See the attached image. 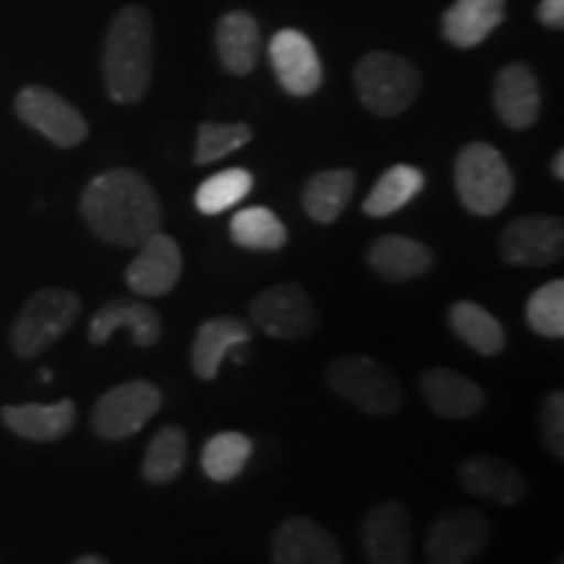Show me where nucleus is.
Wrapping results in <instances>:
<instances>
[{"instance_id": "obj_16", "label": "nucleus", "mask_w": 564, "mask_h": 564, "mask_svg": "<svg viewBox=\"0 0 564 564\" xmlns=\"http://www.w3.org/2000/svg\"><path fill=\"white\" fill-rule=\"evenodd\" d=\"M499 121L512 131H525L539 121L541 87L533 68L523 61L507 63L497 74L491 95Z\"/></svg>"}, {"instance_id": "obj_14", "label": "nucleus", "mask_w": 564, "mask_h": 564, "mask_svg": "<svg viewBox=\"0 0 564 564\" xmlns=\"http://www.w3.org/2000/svg\"><path fill=\"white\" fill-rule=\"evenodd\" d=\"M270 61L280 87L293 97H308L322 87L324 70L314 42L299 30H282L270 42Z\"/></svg>"}, {"instance_id": "obj_19", "label": "nucleus", "mask_w": 564, "mask_h": 564, "mask_svg": "<svg viewBox=\"0 0 564 564\" xmlns=\"http://www.w3.org/2000/svg\"><path fill=\"white\" fill-rule=\"evenodd\" d=\"M129 327L133 343L139 348H152L162 337V319L150 303L131 299H112L91 316L89 340L95 345H105L116 335V329Z\"/></svg>"}, {"instance_id": "obj_22", "label": "nucleus", "mask_w": 564, "mask_h": 564, "mask_svg": "<svg viewBox=\"0 0 564 564\" xmlns=\"http://www.w3.org/2000/svg\"><path fill=\"white\" fill-rule=\"evenodd\" d=\"M505 13V0H455L442 17V34L449 45L470 51L491 37Z\"/></svg>"}, {"instance_id": "obj_36", "label": "nucleus", "mask_w": 564, "mask_h": 564, "mask_svg": "<svg viewBox=\"0 0 564 564\" xmlns=\"http://www.w3.org/2000/svg\"><path fill=\"white\" fill-rule=\"evenodd\" d=\"M552 173H554L556 181H564V152H562V150L554 154V160H552Z\"/></svg>"}, {"instance_id": "obj_28", "label": "nucleus", "mask_w": 564, "mask_h": 564, "mask_svg": "<svg viewBox=\"0 0 564 564\" xmlns=\"http://www.w3.org/2000/svg\"><path fill=\"white\" fill-rule=\"evenodd\" d=\"M188 457V440L181 426H162L158 434L152 436L150 447L144 453V463H141V478L150 486H165L175 481L186 468Z\"/></svg>"}, {"instance_id": "obj_25", "label": "nucleus", "mask_w": 564, "mask_h": 564, "mask_svg": "<svg viewBox=\"0 0 564 564\" xmlns=\"http://www.w3.org/2000/svg\"><path fill=\"white\" fill-rule=\"evenodd\" d=\"M356 173L348 167L337 171H319L303 186L301 202L306 215L319 225H333L340 220V215L348 207L352 192H356Z\"/></svg>"}, {"instance_id": "obj_9", "label": "nucleus", "mask_w": 564, "mask_h": 564, "mask_svg": "<svg viewBox=\"0 0 564 564\" xmlns=\"http://www.w3.org/2000/svg\"><path fill=\"white\" fill-rule=\"evenodd\" d=\"M491 523L484 512L457 507L440 514L426 533V564H470L489 546Z\"/></svg>"}, {"instance_id": "obj_21", "label": "nucleus", "mask_w": 564, "mask_h": 564, "mask_svg": "<svg viewBox=\"0 0 564 564\" xmlns=\"http://www.w3.org/2000/svg\"><path fill=\"white\" fill-rule=\"evenodd\" d=\"M251 324L238 316H215L204 322L192 343V369L204 382H212L220 371L225 356L238 345L251 343Z\"/></svg>"}, {"instance_id": "obj_34", "label": "nucleus", "mask_w": 564, "mask_h": 564, "mask_svg": "<svg viewBox=\"0 0 564 564\" xmlns=\"http://www.w3.org/2000/svg\"><path fill=\"white\" fill-rule=\"evenodd\" d=\"M541 440L556 460H564V392H549L541 403Z\"/></svg>"}, {"instance_id": "obj_6", "label": "nucleus", "mask_w": 564, "mask_h": 564, "mask_svg": "<svg viewBox=\"0 0 564 564\" xmlns=\"http://www.w3.org/2000/svg\"><path fill=\"white\" fill-rule=\"evenodd\" d=\"M324 379L343 400L369 415H392L403 405V387L398 377L371 356L335 358Z\"/></svg>"}, {"instance_id": "obj_37", "label": "nucleus", "mask_w": 564, "mask_h": 564, "mask_svg": "<svg viewBox=\"0 0 564 564\" xmlns=\"http://www.w3.org/2000/svg\"><path fill=\"white\" fill-rule=\"evenodd\" d=\"M74 564H110V562L105 560V556H100V554H82Z\"/></svg>"}, {"instance_id": "obj_15", "label": "nucleus", "mask_w": 564, "mask_h": 564, "mask_svg": "<svg viewBox=\"0 0 564 564\" xmlns=\"http://www.w3.org/2000/svg\"><path fill=\"white\" fill-rule=\"evenodd\" d=\"M272 564H343V549L327 528L293 514L272 535Z\"/></svg>"}, {"instance_id": "obj_30", "label": "nucleus", "mask_w": 564, "mask_h": 564, "mask_svg": "<svg viewBox=\"0 0 564 564\" xmlns=\"http://www.w3.org/2000/svg\"><path fill=\"white\" fill-rule=\"evenodd\" d=\"M230 238L249 251H280L288 243V228L272 209L249 207L232 215Z\"/></svg>"}, {"instance_id": "obj_35", "label": "nucleus", "mask_w": 564, "mask_h": 564, "mask_svg": "<svg viewBox=\"0 0 564 564\" xmlns=\"http://www.w3.org/2000/svg\"><path fill=\"white\" fill-rule=\"evenodd\" d=\"M535 13L546 30H562L564 26V0H541Z\"/></svg>"}, {"instance_id": "obj_32", "label": "nucleus", "mask_w": 564, "mask_h": 564, "mask_svg": "<svg viewBox=\"0 0 564 564\" xmlns=\"http://www.w3.org/2000/svg\"><path fill=\"white\" fill-rule=\"evenodd\" d=\"M525 322L535 335L549 340L564 337V282L552 280L531 293L525 303Z\"/></svg>"}, {"instance_id": "obj_27", "label": "nucleus", "mask_w": 564, "mask_h": 564, "mask_svg": "<svg viewBox=\"0 0 564 564\" xmlns=\"http://www.w3.org/2000/svg\"><path fill=\"white\" fill-rule=\"evenodd\" d=\"M423 188H426V175L421 167L392 165L390 171L382 173V178L373 183L371 194L364 202V212L377 220L390 217L394 212L405 209Z\"/></svg>"}, {"instance_id": "obj_23", "label": "nucleus", "mask_w": 564, "mask_h": 564, "mask_svg": "<svg viewBox=\"0 0 564 564\" xmlns=\"http://www.w3.org/2000/svg\"><path fill=\"white\" fill-rule=\"evenodd\" d=\"M215 45L225 70H230L232 76L251 74L262 51V32L257 19L246 11L225 13L215 26Z\"/></svg>"}, {"instance_id": "obj_7", "label": "nucleus", "mask_w": 564, "mask_h": 564, "mask_svg": "<svg viewBox=\"0 0 564 564\" xmlns=\"http://www.w3.org/2000/svg\"><path fill=\"white\" fill-rule=\"evenodd\" d=\"M162 411V392L147 379L112 387L91 411V429L100 440L121 442L139 434Z\"/></svg>"}, {"instance_id": "obj_17", "label": "nucleus", "mask_w": 564, "mask_h": 564, "mask_svg": "<svg viewBox=\"0 0 564 564\" xmlns=\"http://www.w3.org/2000/svg\"><path fill=\"white\" fill-rule=\"evenodd\" d=\"M457 478H460V486L465 491L494 505L512 507L523 502L528 494L525 476L514 465L491 455L468 457L457 468Z\"/></svg>"}, {"instance_id": "obj_31", "label": "nucleus", "mask_w": 564, "mask_h": 564, "mask_svg": "<svg viewBox=\"0 0 564 564\" xmlns=\"http://www.w3.org/2000/svg\"><path fill=\"white\" fill-rule=\"evenodd\" d=\"M253 188V175L246 167H228V171L209 175L196 188L194 204L202 215H223L225 209L241 204Z\"/></svg>"}, {"instance_id": "obj_10", "label": "nucleus", "mask_w": 564, "mask_h": 564, "mask_svg": "<svg viewBox=\"0 0 564 564\" xmlns=\"http://www.w3.org/2000/svg\"><path fill=\"white\" fill-rule=\"evenodd\" d=\"M13 110L30 129L42 133L55 147H63V150L79 147L89 133L82 112L47 87L21 89L13 100Z\"/></svg>"}, {"instance_id": "obj_1", "label": "nucleus", "mask_w": 564, "mask_h": 564, "mask_svg": "<svg viewBox=\"0 0 564 564\" xmlns=\"http://www.w3.org/2000/svg\"><path fill=\"white\" fill-rule=\"evenodd\" d=\"M82 217L100 241L121 249H137L165 223L152 183L129 167L89 181L82 194Z\"/></svg>"}, {"instance_id": "obj_3", "label": "nucleus", "mask_w": 564, "mask_h": 564, "mask_svg": "<svg viewBox=\"0 0 564 564\" xmlns=\"http://www.w3.org/2000/svg\"><path fill=\"white\" fill-rule=\"evenodd\" d=\"M455 188L470 215H499L514 194L512 167L497 147L474 141L465 144L455 158Z\"/></svg>"}, {"instance_id": "obj_2", "label": "nucleus", "mask_w": 564, "mask_h": 564, "mask_svg": "<svg viewBox=\"0 0 564 564\" xmlns=\"http://www.w3.org/2000/svg\"><path fill=\"white\" fill-rule=\"evenodd\" d=\"M154 70V24L144 6H126L110 21L102 45V76L108 97L137 105L150 91Z\"/></svg>"}, {"instance_id": "obj_24", "label": "nucleus", "mask_w": 564, "mask_h": 564, "mask_svg": "<svg viewBox=\"0 0 564 564\" xmlns=\"http://www.w3.org/2000/svg\"><path fill=\"white\" fill-rule=\"evenodd\" d=\"M3 423L21 440L30 442H55L66 436L76 423L74 400H61L53 405L26 403V405H6Z\"/></svg>"}, {"instance_id": "obj_5", "label": "nucleus", "mask_w": 564, "mask_h": 564, "mask_svg": "<svg viewBox=\"0 0 564 564\" xmlns=\"http://www.w3.org/2000/svg\"><path fill=\"white\" fill-rule=\"evenodd\" d=\"M79 295L61 288H45L24 303L11 327V350L21 361H32L45 352L66 329L79 319Z\"/></svg>"}, {"instance_id": "obj_33", "label": "nucleus", "mask_w": 564, "mask_h": 564, "mask_svg": "<svg viewBox=\"0 0 564 564\" xmlns=\"http://www.w3.org/2000/svg\"><path fill=\"white\" fill-rule=\"evenodd\" d=\"M253 139L249 123H202L196 133V165H212V162L228 158Z\"/></svg>"}, {"instance_id": "obj_4", "label": "nucleus", "mask_w": 564, "mask_h": 564, "mask_svg": "<svg viewBox=\"0 0 564 564\" xmlns=\"http://www.w3.org/2000/svg\"><path fill=\"white\" fill-rule=\"evenodd\" d=\"M358 100L373 116L392 118L405 112L421 91V74L411 61L394 53H366L352 70Z\"/></svg>"}, {"instance_id": "obj_18", "label": "nucleus", "mask_w": 564, "mask_h": 564, "mask_svg": "<svg viewBox=\"0 0 564 564\" xmlns=\"http://www.w3.org/2000/svg\"><path fill=\"white\" fill-rule=\"evenodd\" d=\"M421 394L426 405L436 415L449 421L474 419L476 413L484 411L486 394L474 379L463 377L453 369H432L421 373Z\"/></svg>"}, {"instance_id": "obj_39", "label": "nucleus", "mask_w": 564, "mask_h": 564, "mask_svg": "<svg viewBox=\"0 0 564 564\" xmlns=\"http://www.w3.org/2000/svg\"><path fill=\"white\" fill-rule=\"evenodd\" d=\"M554 564H564V556H562V554H560V556H556V562H554Z\"/></svg>"}, {"instance_id": "obj_38", "label": "nucleus", "mask_w": 564, "mask_h": 564, "mask_svg": "<svg viewBox=\"0 0 564 564\" xmlns=\"http://www.w3.org/2000/svg\"><path fill=\"white\" fill-rule=\"evenodd\" d=\"M40 379H42V382H51L53 371L51 369H40Z\"/></svg>"}, {"instance_id": "obj_13", "label": "nucleus", "mask_w": 564, "mask_h": 564, "mask_svg": "<svg viewBox=\"0 0 564 564\" xmlns=\"http://www.w3.org/2000/svg\"><path fill=\"white\" fill-rule=\"evenodd\" d=\"M183 272L181 246L165 232H154L144 243L137 246V257L126 270V285L139 299H160L178 285Z\"/></svg>"}, {"instance_id": "obj_29", "label": "nucleus", "mask_w": 564, "mask_h": 564, "mask_svg": "<svg viewBox=\"0 0 564 564\" xmlns=\"http://www.w3.org/2000/svg\"><path fill=\"white\" fill-rule=\"evenodd\" d=\"M253 455L251 436L241 432H220L209 436L202 449V470L209 481L228 484L243 474Z\"/></svg>"}, {"instance_id": "obj_26", "label": "nucleus", "mask_w": 564, "mask_h": 564, "mask_svg": "<svg viewBox=\"0 0 564 564\" xmlns=\"http://www.w3.org/2000/svg\"><path fill=\"white\" fill-rule=\"evenodd\" d=\"M447 322L449 329H453L468 348H474L478 356H499V352L507 348V333L502 322L474 301L453 303Z\"/></svg>"}, {"instance_id": "obj_11", "label": "nucleus", "mask_w": 564, "mask_h": 564, "mask_svg": "<svg viewBox=\"0 0 564 564\" xmlns=\"http://www.w3.org/2000/svg\"><path fill=\"white\" fill-rule=\"evenodd\" d=\"M564 225L552 215H523L507 225L499 253L514 267H549L562 259Z\"/></svg>"}, {"instance_id": "obj_8", "label": "nucleus", "mask_w": 564, "mask_h": 564, "mask_svg": "<svg viewBox=\"0 0 564 564\" xmlns=\"http://www.w3.org/2000/svg\"><path fill=\"white\" fill-rule=\"evenodd\" d=\"M249 319L274 340H303L316 329L319 314L312 295L295 282L267 288L251 301Z\"/></svg>"}, {"instance_id": "obj_12", "label": "nucleus", "mask_w": 564, "mask_h": 564, "mask_svg": "<svg viewBox=\"0 0 564 564\" xmlns=\"http://www.w3.org/2000/svg\"><path fill=\"white\" fill-rule=\"evenodd\" d=\"M361 546L369 564H411L413 520L403 502H379L366 512Z\"/></svg>"}, {"instance_id": "obj_20", "label": "nucleus", "mask_w": 564, "mask_h": 564, "mask_svg": "<svg viewBox=\"0 0 564 564\" xmlns=\"http://www.w3.org/2000/svg\"><path fill=\"white\" fill-rule=\"evenodd\" d=\"M366 262L387 282H408L432 272L434 251L415 238L390 232V236H379L369 246Z\"/></svg>"}]
</instances>
